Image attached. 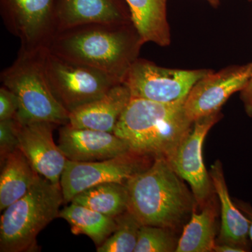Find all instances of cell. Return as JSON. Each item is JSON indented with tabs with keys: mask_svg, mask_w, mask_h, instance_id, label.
I'll use <instances>...</instances> for the list:
<instances>
[{
	"mask_svg": "<svg viewBox=\"0 0 252 252\" xmlns=\"http://www.w3.org/2000/svg\"><path fill=\"white\" fill-rule=\"evenodd\" d=\"M144 43L132 22L92 23L58 32L53 54L107 73L123 83Z\"/></svg>",
	"mask_w": 252,
	"mask_h": 252,
	"instance_id": "cell-1",
	"label": "cell"
},
{
	"mask_svg": "<svg viewBox=\"0 0 252 252\" xmlns=\"http://www.w3.org/2000/svg\"><path fill=\"white\" fill-rule=\"evenodd\" d=\"M185 102L163 103L131 97L114 133L132 152L169 159L193 127Z\"/></svg>",
	"mask_w": 252,
	"mask_h": 252,
	"instance_id": "cell-2",
	"label": "cell"
},
{
	"mask_svg": "<svg viewBox=\"0 0 252 252\" xmlns=\"http://www.w3.org/2000/svg\"><path fill=\"white\" fill-rule=\"evenodd\" d=\"M182 180L165 157H155L150 166L126 182L127 210L142 225L177 228L193 206Z\"/></svg>",
	"mask_w": 252,
	"mask_h": 252,
	"instance_id": "cell-3",
	"label": "cell"
},
{
	"mask_svg": "<svg viewBox=\"0 0 252 252\" xmlns=\"http://www.w3.org/2000/svg\"><path fill=\"white\" fill-rule=\"evenodd\" d=\"M46 49L21 48L16 61L0 75L2 86L18 97L19 109L15 119L20 124L48 122L63 126L69 123V113L55 97L48 82Z\"/></svg>",
	"mask_w": 252,
	"mask_h": 252,
	"instance_id": "cell-4",
	"label": "cell"
},
{
	"mask_svg": "<svg viewBox=\"0 0 252 252\" xmlns=\"http://www.w3.org/2000/svg\"><path fill=\"white\" fill-rule=\"evenodd\" d=\"M64 203L61 185L38 175L27 193L4 210L0 219V252L38 250L36 238L55 219Z\"/></svg>",
	"mask_w": 252,
	"mask_h": 252,
	"instance_id": "cell-5",
	"label": "cell"
},
{
	"mask_svg": "<svg viewBox=\"0 0 252 252\" xmlns=\"http://www.w3.org/2000/svg\"><path fill=\"white\" fill-rule=\"evenodd\" d=\"M44 67L53 94L69 113L100 98L122 84L103 71L61 57L47 47Z\"/></svg>",
	"mask_w": 252,
	"mask_h": 252,
	"instance_id": "cell-6",
	"label": "cell"
},
{
	"mask_svg": "<svg viewBox=\"0 0 252 252\" xmlns=\"http://www.w3.org/2000/svg\"><path fill=\"white\" fill-rule=\"evenodd\" d=\"M212 71L159 67L138 58L127 71L123 84L134 98L172 103L185 101L193 86Z\"/></svg>",
	"mask_w": 252,
	"mask_h": 252,
	"instance_id": "cell-7",
	"label": "cell"
},
{
	"mask_svg": "<svg viewBox=\"0 0 252 252\" xmlns=\"http://www.w3.org/2000/svg\"><path fill=\"white\" fill-rule=\"evenodd\" d=\"M149 157L130 151L99 161L67 160L61 179L64 203H70L77 194L99 184H125L132 176L150 166Z\"/></svg>",
	"mask_w": 252,
	"mask_h": 252,
	"instance_id": "cell-8",
	"label": "cell"
},
{
	"mask_svg": "<svg viewBox=\"0 0 252 252\" xmlns=\"http://www.w3.org/2000/svg\"><path fill=\"white\" fill-rule=\"evenodd\" d=\"M56 0H0L6 29L21 41V48L47 47L56 33Z\"/></svg>",
	"mask_w": 252,
	"mask_h": 252,
	"instance_id": "cell-9",
	"label": "cell"
},
{
	"mask_svg": "<svg viewBox=\"0 0 252 252\" xmlns=\"http://www.w3.org/2000/svg\"><path fill=\"white\" fill-rule=\"evenodd\" d=\"M252 76V62L212 70L193 86L184 104L187 117L194 123L220 112L232 94L240 92Z\"/></svg>",
	"mask_w": 252,
	"mask_h": 252,
	"instance_id": "cell-10",
	"label": "cell"
},
{
	"mask_svg": "<svg viewBox=\"0 0 252 252\" xmlns=\"http://www.w3.org/2000/svg\"><path fill=\"white\" fill-rule=\"evenodd\" d=\"M220 118L221 114L218 112L195 121L190 132L173 155L167 159L177 175L188 182L194 199L200 206L207 203L214 189L203 162V142L209 131Z\"/></svg>",
	"mask_w": 252,
	"mask_h": 252,
	"instance_id": "cell-11",
	"label": "cell"
},
{
	"mask_svg": "<svg viewBox=\"0 0 252 252\" xmlns=\"http://www.w3.org/2000/svg\"><path fill=\"white\" fill-rule=\"evenodd\" d=\"M56 126L48 122H18V149L39 175L61 185L67 158L54 142L53 130Z\"/></svg>",
	"mask_w": 252,
	"mask_h": 252,
	"instance_id": "cell-12",
	"label": "cell"
},
{
	"mask_svg": "<svg viewBox=\"0 0 252 252\" xmlns=\"http://www.w3.org/2000/svg\"><path fill=\"white\" fill-rule=\"evenodd\" d=\"M58 145L67 160L75 162L99 161L130 152L128 145L114 133L77 128L69 124L60 128Z\"/></svg>",
	"mask_w": 252,
	"mask_h": 252,
	"instance_id": "cell-13",
	"label": "cell"
},
{
	"mask_svg": "<svg viewBox=\"0 0 252 252\" xmlns=\"http://www.w3.org/2000/svg\"><path fill=\"white\" fill-rule=\"evenodd\" d=\"M130 22V11L126 0H56L55 3L56 34L87 23Z\"/></svg>",
	"mask_w": 252,
	"mask_h": 252,
	"instance_id": "cell-14",
	"label": "cell"
},
{
	"mask_svg": "<svg viewBox=\"0 0 252 252\" xmlns=\"http://www.w3.org/2000/svg\"><path fill=\"white\" fill-rule=\"evenodd\" d=\"M131 97L127 86L123 83L117 84L100 98L69 113L68 124L77 128L114 133L117 123Z\"/></svg>",
	"mask_w": 252,
	"mask_h": 252,
	"instance_id": "cell-15",
	"label": "cell"
},
{
	"mask_svg": "<svg viewBox=\"0 0 252 252\" xmlns=\"http://www.w3.org/2000/svg\"><path fill=\"white\" fill-rule=\"evenodd\" d=\"M212 186L220 200L221 212V225L220 234V243H228L250 250L249 232L250 220L235 206L230 198L225 183L223 166L220 160L212 165L210 172Z\"/></svg>",
	"mask_w": 252,
	"mask_h": 252,
	"instance_id": "cell-16",
	"label": "cell"
},
{
	"mask_svg": "<svg viewBox=\"0 0 252 252\" xmlns=\"http://www.w3.org/2000/svg\"><path fill=\"white\" fill-rule=\"evenodd\" d=\"M132 22L144 44L152 42L167 46L171 42V33L167 21V0H126Z\"/></svg>",
	"mask_w": 252,
	"mask_h": 252,
	"instance_id": "cell-17",
	"label": "cell"
},
{
	"mask_svg": "<svg viewBox=\"0 0 252 252\" xmlns=\"http://www.w3.org/2000/svg\"><path fill=\"white\" fill-rule=\"evenodd\" d=\"M0 175V211L24 196L39 174L19 149L9 154Z\"/></svg>",
	"mask_w": 252,
	"mask_h": 252,
	"instance_id": "cell-18",
	"label": "cell"
},
{
	"mask_svg": "<svg viewBox=\"0 0 252 252\" xmlns=\"http://www.w3.org/2000/svg\"><path fill=\"white\" fill-rule=\"evenodd\" d=\"M59 217L67 220L72 233L87 235L97 247L106 241L117 225L116 217L107 216L72 203L61 210Z\"/></svg>",
	"mask_w": 252,
	"mask_h": 252,
	"instance_id": "cell-19",
	"label": "cell"
},
{
	"mask_svg": "<svg viewBox=\"0 0 252 252\" xmlns=\"http://www.w3.org/2000/svg\"><path fill=\"white\" fill-rule=\"evenodd\" d=\"M71 203L82 205L111 217L122 215L128 208V195L125 184L107 182L83 190Z\"/></svg>",
	"mask_w": 252,
	"mask_h": 252,
	"instance_id": "cell-20",
	"label": "cell"
},
{
	"mask_svg": "<svg viewBox=\"0 0 252 252\" xmlns=\"http://www.w3.org/2000/svg\"><path fill=\"white\" fill-rule=\"evenodd\" d=\"M204 206L200 213L192 214L178 240L176 252H214L216 211L211 205Z\"/></svg>",
	"mask_w": 252,
	"mask_h": 252,
	"instance_id": "cell-21",
	"label": "cell"
},
{
	"mask_svg": "<svg viewBox=\"0 0 252 252\" xmlns=\"http://www.w3.org/2000/svg\"><path fill=\"white\" fill-rule=\"evenodd\" d=\"M117 228L97 252H134L142 224L128 210L116 217Z\"/></svg>",
	"mask_w": 252,
	"mask_h": 252,
	"instance_id": "cell-22",
	"label": "cell"
},
{
	"mask_svg": "<svg viewBox=\"0 0 252 252\" xmlns=\"http://www.w3.org/2000/svg\"><path fill=\"white\" fill-rule=\"evenodd\" d=\"M170 229L154 225H142L134 252H176L177 243Z\"/></svg>",
	"mask_w": 252,
	"mask_h": 252,
	"instance_id": "cell-23",
	"label": "cell"
},
{
	"mask_svg": "<svg viewBox=\"0 0 252 252\" xmlns=\"http://www.w3.org/2000/svg\"><path fill=\"white\" fill-rule=\"evenodd\" d=\"M18 122L15 118L0 121V160L3 163L11 152L18 149Z\"/></svg>",
	"mask_w": 252,
	"mask_h": 252,
	"instance_id": "cell-24",
	"label": "cell"
},
{
	"mask_svg": "<svg viewBox=\"0 0 252 252\" xmlns=\"http://www.w3.org/2000/svg\"><path fill=\"white\" fill-rule=\"evenodd\" d=\"M19 109V101L16 94L7 88H0V121L14 119Z\"/></svg>",
	"mask_w": 252,
	"mask_h": 252,
	"instance_id": "cell-25",
	"label": "cell"
},
{
	"mask_svg": "<svg viewBox=\"0 0 252 252\" xmlns=\"http://www.w3.org/2000/svg\"><path fill=\"white\" fill-rule=\"evenodd\" d=\"M240 99L244 104L245 112L252 118V76L246 86L240 91Z\"/></svg>",
	"mask_w": 252,
	"mask_h": 252,
	"instance_id": "cell-26",
	"label": "cell"
},
{
	"mask_svg": "<svg viewBox=\"0 0 252 252\" xmlns=\"http://www.w3.org/2000/svg\"><path fill=\"white\" fill-rule=\"evenodd\" d=\"M214 252H245L243 249L228 243H220L215 245Z\"/></svg>",
	"mask_w": 252,
	"mask_h": 252,
	"instance_id": "cell-27",
	"label": "cell"
},
{
	"mask_svg": "<svg viewBox=\"0 0 252 252\" xmlns=\"http://www.w3.org/2000/svg\"><path fill=\"white\" fill-rule=\"evenodd\" d=\"M245 212H247L249 220H250V232H249V235H250V238L252 242V211L251 210H245Z\"/></svg>",
	"mask_w": 252,
	"mask_h": 252,
	"instance_id": "cell-28",
	"label": "cell"
},
{
	"mask_svg": "<svg viewBox=\"0 0 252 252\" xmlns=\"http://www.w3.org/2000/svg\"><path fill=\"white\" fill-rule=\"evenodd\" d=\"M207 1H208L210 4L213 5V6H217L219 2H220V0H207Z\"/></svg>",
	"mask_w": 252,
	"mask_h": 252,
	"instance_id": "cell-29",
	"label": "cell"
}]
</instances>
